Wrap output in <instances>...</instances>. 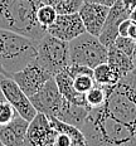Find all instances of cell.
<instances>
[{
	"label": "cell",
	"instance_id": "cell-29",
	"mask_svg": "<svg viewBox=\"0 0 136 146\" xmlns=\"http://www.w3.org/2000/svg\"><path fill=\"white\" fill-rule=\"evenodd\" d=\"M130 19L132 20V22H136V7L131 10V13H130Z\"/></svg>",
	"mask_w": 136,
	"mask_h": 146
},
{
	"label": "cell",
	"instance_id": "cell-4",
	"mask_svg": "<svg viewBox=\"0 0 136 146\" xmlns=\"http://www.w3.org/2000/svg\"><path fill=\"white\" fill-rule=\"evenodd\" d=\"M38 40L0 28V64L7 77L35 62Z\"/></svg>",
	"mask_w": 136,
	"mask_h": 146
},
{
	"label": "cell",
	"instance_id": "cell-23",
	"mask_svg": "<svg viewBox=\"0 0 136 146\" xmlns=\"http://www.w3.org/2000/svg\"><path fill=\"white\" fill-rule=\"evenodd\" d=\"M18 116V112L8 101L0 102V127L5 126Z\"/></svg>",
	"mask_w": 136,
	"mask_h": 146
},
{
	"label": "cell",
	"instance_id": "cell-30",
	"mask_svg": "<svg viewBox=\"0 0 136 146\" xmlns=\"http://www.w3.org/2000/svg\"><path fill=\"white\" fill-rule=\"evenodd\" d=\"M136 59V42H135V49H134V53H132V60Z\"/></svg>",
	"mask_w": 136,
	"mask_h": 146
},
{
	"label": "cell",
	"instance_id": "cell-26",
	"mask_svg": "<svg viewBox=\"0 0 136 146\" xmlns=\"http://www.w3.org/2000/svg\"><path fill=\"white\" fill-rule=\"evenodd\" d=\"M86 3H95V4H101V5H106V7H112L117 0H84Z\"/></svg>",
	"mask_w": 136,
	"mask_h": 146
},
{
	"label": "cell",
	"instance_id": "cell-14",
	"mask_svg": "<svg viewBox=\"0 0 136 146\" xmlns=\"http://www.w3.org/2000/svg\"><path fill=\"white\" fill-rule=\"evenodd\" d=\"M29 121L18 115L11 122L0 127V141L5 146H24Z\"/></svg>",
	"mask_w": 136,
	"mask_h": 146
},
{
	"label": "cell",
	"instance_id": "cell-22",
	"mask_svg": "<svg viewBox=\"0 0 136 146\" xmlns=\"http://www.w3.org/2000/svg\"><path fill=\"white\" fill-rule=\"evenodd\" d=\"M73 78V87L80 93H87L93 86H96V81L92 74H78Z\"/></svg>",
	"mask_w": 136,
	"mask_h": 146
},
{
	"label": "cell",
	"instance_id": "cell-8",
	"mask_svg": "<svg viewBox=\"0 0 136 146\" xmlns=\"http://www.w3.org/2000/svg\"><path fill=\"white\" fill-rule=\"evenodd\" d=\"M0 92L3 93L5 101H8L17 110L18 115L25 118L27 121H32L38 113L34 106L32 105L29 97L22 91V88L17 84L13 78L3 77L0 81Z\"/></svg>",
	"mask_w": 136,
	"mask_h": 146
},
{
	"label": "cell",
	"instance_id": "cell-9",
	"mask_svg": "<svg viewBox=\"0 0 136 146\" xmlns=\"http://www.w3.org/2000/svg\"><path fill=\"white\" fill-rule=\"evenodd\" d=\"M53 77V74H50L47 69H44L43 67L37 64L35 62L30 63L27 67H24L23 69L10 76V78H13L17 82V84L22 88V91L28 97L35 95Z\"/></svg>",
	"mask_w": 136,
	"mask_h": 146
},
{
	"label": "cell",
	"instance_id": "cell-27",
	"mask_svg": "<svg viewBox=\"0 0 136 146\" xmlns=\"http://www.w3.org/2000/svg\"><path fill=\"white\" fill-rule=\"evenodd\" d=\"M122 1V4L125 5V8L127 9V10L131 13V10L136 7V0H121Z\"/></svg>",
	"mask_w": 136,
	"mask_h": 146
},
{
	"label": "cell",
	"instance_id": "cell-2",
	"mask_svg": "<svg viewBox=\"0 0 136 146\" xmlns=\"http://www.w3.org/2000/svg\"><path fill=\"white\" fill-rule=\"evenodd\" d=\"M42 0H0V28L39 40L47 29L38 22Z\"/></svg>",
	"mask_w": 136,
	"mask_h": 146
},
{
	"label": "cell",
	"instance_id": "cell-33",
	"mask_svg": "<svg viewBox=\"0 0 136 146\" xmlns=\"http://www.w3.org/2000/svg\"><path fill=\"white\" fill-rule=\"evenodd\" d=\"M134 66H135V68H136V59H134Z\"/></svg>",
	"mask_w": 136,
	"mask_h": 146
},
{
	"label": "cell",
	"instance_id": "cell-10",
	"mask_svg": "<svg viewBox=\"0 0 136 146\" xmlns=\"http://www.w3.org/2000/svg\"><path fill=\"white\" fill-rule=\"evenodd\" d=\"M57 130L50 123L49 117L38 113L29 122L24 146H54Z\"/></svg>",
	"mask_w": 136,
	"mask_h": 146
},
{
	"label": "cell",
	"instance_id": "cell-5",
	"mask_svg": "<svg viewBox=\"0 0 136 146\" xmlns=\"http://www.w3.org/2000/svg\"><path fill=\"white\" fill-rule=\"evenodd\" d=\"M71 64H82L96 68L107 62V47H105L98 36L84 32L77 38L68 42Z\"/></svg>",
	"mask_w": 136,
	"mask_h": 146
},
{
	"label": "cell",
	"instance_id": "cell-15",
	"mask_svg": "<svg viewBox=\"0 0 136 146\" xmlns=\"http://www.w3.org/2000/svg\"><path fill=\"white\" fill-rule=\"evenodd\" d=\"M56 83L58 86L59 92L62 93V96L64 97L67 101L74 103L77 106H83V107L91 108L87 103L86 100V93H80L78 91L74 90L73 87V78L69 76V73L67 71H62L59 73H57L54 76ZM92 110V108H91Z\"/></svg>",
	"mask_w": 136,
	"mask_h": 146
},
{
	"label": "cell",
	"instance_id": "cell-28",
	"mask_svg": "<svg viewBox=\"0 0 136 146\" xmlns=\"http://www.w3.org/2000/svg\"><path fill=\"white\" fill-rule=\"evenodd\" d=\"M131 39H134V40H136V22H132L131 25H130L129 28V35Z\"/></svg>",
	"mask_w": 136,
	"mask_h": 146
},
{
	"label": "cell",
	"instance_id": "cell-35",
	"mask_svg": "<svg viewBox=\"0 0 136 146\" xmlns=\"http://www.w3.org/2000/svg\"><path fill=\"white\" fill-rule=\"evenodd\" d=\"M0 146H5V145H4V144H3V142H1V141H0Z\"/></svg>",
	"mask_w": 136,
	"mask_h": 146
},
{
	"label": "cell",
	"instance_id": "cell-20",
	"mask_svg": "<svg viewBox=\"0 0 136 146\" xmlns=\"http://www.w3.org/2000/svg\"><path fill=\"white\" fill-rule=\"evenodd\" d=\"M86 100L91 108L101 107L106 101V87L96 83V86H93L86 93Z\"/></svg>",
	"mask_w": 136,
	"mask_h": 146
},
{
	"label": "cell",
	"instance_id": "cell-19",
	"mask_svg": "<svg viewBox=\"0 0 136 146\" xmlns=\"http://www.w3.org/2000/svg\"><path fill=\"white\" fill-rule=\"evenodd\" d=\"M42 3L52 5L58 14H71L80 10L84 0H42Z\"/></svg>",
	"mask_w": 136,
	"mask_h": 146
},
{
	"label": "cell",
	"instance_id": "cell-25",
	"mask_svg": "<svg viewBox=\"0 0 136 146\" xmlns=\"http://www.w3.org/2000/svg\"><path fill=\"white\" fill-rule=\"evenodd\" d=\"M131 23H132V20L130 19H126V20H123L122 23L120 24V27H119V35L121 36H127L129 35V28H130V25H131Z\"/></svg>",
	"mask_w": 136,
	"mask_h": 146
},
{
	"label": "cell",
	"instance_id": "cell-6",
	"mask_svg": "<svg viewBox=\"0 0 136 146\" xmlns=\"http://www.w3.org/2000/svg\"><path fill=\"white\" fill-rule=\"evenodd\" d=\"M35 63L53 76L66 71L71 64L68 42L60 40L47 33L38 40V54Z\"/></svg>",
	"mask_w": 136,
	"mask_h": 146
},
{
	"label": "cell",
	"instance_id": "cell-11",
	"mask_svg": "<svg viewBox=\"0 0 136 146\" xmlns=\"http://www.w3.org/2000/svg\"><path fill=\"white\" fill-rule=\"evenodd\" d=\"M86 32L80 14H58L52 25L47 28V33L64 42H71Z\"/></svg>",
	"mask_w": 136,
	"mask_h": 146
},
{
	"label": "cell",
	"instance_id": "cell-3",
	"mask_svg": "<svg viewBox=\"0 0 136 146\" xmlns=\"http://www.w3.org/2000/svg\"><path fill=\"white\" fill-rule=\"evenodd\" d=\"M106 87V101L101 106L107 115L136 127V68Z\"/></svg>",
	"mask_w": 136,
	"mask_h": 146
},
{
	"label": "cell",
	"instance_id": "cell-12",
	"mask_svg": "<svg viewBox=\"0 0 136 146\" xmlns=\"http://www.w3.org/2000/svg\"><path fill=\"white\" fill-rule=\"evenodd\" d=\"M130 18V11L125 8L121 0H117L116 3L110 8L107 19L105 22V25L102 28L101 34L98 35V39L105 47L110 48L113 45L116 38L119 36V27L123 20Z\"/></svg>",
	"mask_w": 136,
	"mask_h": 146
},
{
	"label": "cell",
	"instance_id": "cell-1",
	"mask_svg": "<svg viewBox=\"0 0 136 146\" xmlns=\"http://www.w3.org/2000/svg\"><path fill=\"white\" fill-rule=\"evenodd\" d=\"M81 130L86 146H136V127L113 118L102 107L91 110Z\"/></svg>",
	"mask_w": 136,
	"mask_h": 146
},
{
	"label": "cell",
	"instance_id": "cell-18",
	"mask_svg": "<svg viewBox=\"0 0 136 146\" xmlns=\"http://www.w3.org/2000/svg\"><path fill=\"white\" fill-rule=\"evenodd\" d=\"M93 78L96 83L101 86H113L120 81V76L111 68L107 62L93 68Z\"/></svg>",
	"mask_w": 136,
	"mask_h": 146
},
{
	"label": "cell",
	"instance_id": "cell-17",
	"mask_svg": "<svg viewBox=\"0 0 136 146\" xmlns=\"http://www.w3.org/2000/svg\"><path fill=\"white\" fill-rule=\"evenodd\" d=\"M107 63L120 76V78H122L123 76H126L135 68L134 60L131 57L117 49L115 45L107 48Z\"/></svg>",
	"mask_w": 136,
	"mask_h": 146
},
{
	"label": "cell",
	"instance_id": "cell-34",
	"mask_svg": "<svg viewBox=\"0 0 136 146\" xmlns=\"http://www.w3.org/2000/svg\"><path fill=\"white\" fill-rule=\"evenodd\" d=\"M3 77H5V76H3V74H0V81H1V78Z\"/></svg>",
	"mask_w": 136,
	"mask_h": 146
},
{
	"label": "cell",
	"instance_id": "cell-32",
	"mask_svg": "<svg viewBox=\"0 0 136 146\" xmlns=\"http://www.w3.org/2000/svg\"><path fill=\"white\" fill-rule=\"evenodd\" d=\"M1 101H5V98H4V96H3V93L0 92V102Z\"/></svg>",
	"mask_w": 136,
	"mask_h": 146
},
{
	"label": "cell",
	"instance_id": "cell-7",
	"mask_svg": "<svg viewBox=\"0 0 136 146\" xmlns=\"http://www.w3.org/2000/svg\"><path fill=\"white\" fill-rule=\"evenodd\" d=\"M32 105L39 113H44L47 117H56L63 105L64 97L59 92L56 80L50 78L35 95L29 97Z\"/></svg>",
	"mask_w": 136,
	"mask_h": 146
},
{
	"label": "cell",
	"instance_id": "cell-24",
	"mask_svg": "<svg viewBox=\"0 0 136 146\" xmlns=\"http://www.w3.org/2000/svg\"><path fill=\"white\" fill-rule=\"evenodd\" d=\"M135 42L134 39H131L130 36H121L119 35L115 40L113 45L120 49L121 52H123L125 54H127L132 58V53H134V49H135Z\"/></svg>",
	"mask_w": 136,
	"mask_h": 146
},
{
	"label": "cell",
	"instance_id": "cell-31",
	"mask_svg": "<svg viewBox=\"0 0 136 146\" xmlns=\"http://www.w3.org/2000/svg\"><path fill=\"white\" fill-rule=\"evenodd\" d=\"M0 74H3V76H5V77H7V74H5V71H4V69H3L1 64H0Z\"/></svg>",
	"mask_w": 136,
	"mask_h": 146
},
{
	"label": "cell",
	"instance_id": "cell-13",
	"mask_svg": "<svg viewBox=\"0 0 136 146\" xmlns=\"http://www.w3.org/2000/svg\"><path fill=\"white\" fill-rule=\"evenodd\" d=\"M108 11H110V7L84 1L78 10V14L82 19L86 32L98 36L102 32L106 19H107Z\"/></svg>",
	"mask_w": 136,
	"mask_h": 146
},
{
	"label": "cell",
	"instance_id": "cell-16",
	"mask_svg": "<svg viewBox=\"0 0 136 146\" xmlns=\"http://www.w3.org/2000/svg\"><path fill=\"white\" fill-rule=\"evenodd\" d=\"M90 111H91V108L83 107V106H77L64 98L63 105L60 107L59 112L57 113L56 118L81 129L82 125L84 123V120L88 116Z\"/></svg>",
	"mask_w": 136,
	"mask_h": 146
},
{
	"label": "cell",
	"instance_id": "cell-21",
	"mask_svg": "<svg viewBox=\"0 0 136 146\" xmlns=\"http://www.w3.org/2000/svg\"><path fill=\"white\" fill-rule=\"evenodd\" d=\"M57 15H58V13H57V10L52 7V5L43 4V3H42V5L38 9L37 18H38L39 24L47 29L48 27L52 25V24L54 23Z\"/></svg>",
	"mask_w": 136,
	"mask_h": 146
}]
</instances>
